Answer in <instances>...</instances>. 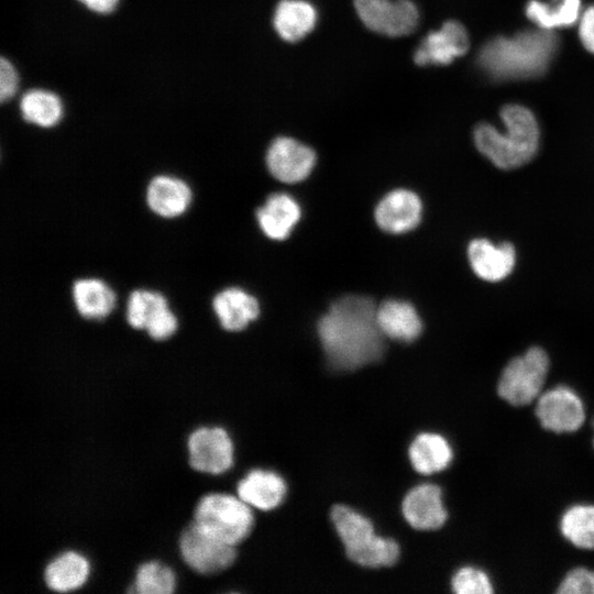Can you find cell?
<instances>
[{
	"label": "cell",
	"instance_id": "6da1fadb",
	"mask_svg": "<svg viewBox=\"0 0 594 594\" xmlns=\"http://www.w3.org/2000/svg\"><path fill=\"white\" fill-rule=\"evenodd\" d=\"M377 306L365 296L349 295L336 300L318 321V336L329 364L352 371L377 361L385 351Z\"/></svg>",
	"mask_w": 594,
	"mask_h": 594
},
{
	"label": "cell",
	"instance_id": "7a4b0ae2",
	"mask_svg": "<svg viewBox=\"0 0 594 594\" xmlns=\"http://www.w3.org/2000/svg\"><path fill=\"white\" fill-rule=\"evenodd\" d=\"M558 40L549 30H530L513 37H495L480 51L479 65L496 80L542 75L554 56Z\"/></svg>",
	"mask_w": 594,
	"mask_h": 594
},
{
	"label": "cell",
	"instance_id": "3957f363",
	"mask_svg": "<svg viewBox=\"0 0 594 594\" xmlns=\"http://www.w3.org/2000/svg\"><path fill=\"white\" fill-rule=\"evenodd\" d=\"M505 132L488 123L474 129L477 150L495 166L513 169L528 163L537 153L539 128L532 112L519 105H507L501 110Z\"/></svg>",
	"mask_w": 594,
	"mask_h": 594
},
{
	"label": "cell",
	"instance_id": "277c9868",
	"mask_svg": "<svg viewBox=\"0 0 594 594\" xmlns=\"http://www.w3.org/2000/svg\"><path fill=\"white\" fill-rule=\"evenodd\" d=\"M334 528L353 562L367 568L393 565L399 557L397 542L375 534L373 524L362 514L336 505L331 510Z\"/></svg>",
	"mask_w": 594,
	"mask_h": 594
},
{
	"label": "cell",
	"instance_id": "5b68a950",
	"mask_svg": "<svg viewBox=\"0 0 594 594\" xmlns=\"http://www.w3.org/2000/svg\"><path fill=\"white\" fill-rule=\"evenodd\" d=\"M194 521L217 539L237 546L250 535L254 517L250 505L240 497L213 493L199 501Z\"/></svg>",
	"mask_w": 594,
	"mask_h": 594
},
{
	"label": "cell",
	"instance_id": "8992f818",
	"mask_svg": "<svg viewBox=\"0 0 594 594\" xmlns=\"http://www.w3.org/2000/svg\"><path fill=\"white\" fill-rule=\"evenodd\" d=\"M548 370L549 358L546 351L532 346L505 366L497 384V393L514 406L530 404L540 396Z\"/></svg>",
	"mask_w": 594,
	"mask_h": 594
},
{
	"label": "cell",
	"instance_id": "52a82bcc",
	"mask_svg": "<svg viewBox=\"0 0 594 594\" xmlns=\"http://www.w3.org/2000/svg\"><path fill=\"white\" fill-rule=\"evenodd\" d=\"M353 9L365 29L385 37L408 36L420 23L414 0H353Z\"/></svg>",
	"mask_w": 594,
	"mask_h": 594
},
{
	"label": "cell",
	"instance_id": "ba28073f",
	"mask_svg": "<svg viewBox=\"0 0 594 594\" xmlns=\"http://www.w3.org/2000/svg\"><path fill=\"white\" fill-rule=\"evenodd\" d=\"M183 560L194 571L213 574L229 568L235 560V546L223 542L206 532L195 521L179 537Z\"/></svg>",
	"mask_w": 594,
	"mask_h": 594
},
{
	"label": "cell",
	"instance_id": "9c48e42d",
	"mask_svg": "<svg viewBox=\"0 0 594 594\" xmlns=\"http://www.w3.org/2000/svg\"><path fill=\"white\" fill-rule=\"evenodd\" d=\"M469 47L466 29L459 21L449 20L421 38L413 54V61L420 67L444 66L463 56Z\"/></svg>",
	"mask_w": 594,
	"mask_h": 594
},
{
	"label": "cell",
	"instance_id": "30bf717a",
	"mask_svg": "<svg viewBox=\"0 0 594 594\" xmlns=\"http://www.w3.org/2000/svg\"><path fill=\"white\" fill-rule=\"evenodd\" d=\"M536 415L541 426L553 432H573L585 420L581 397L568 386H557L540 394Z\"/></svg>",
	"mask_w": 594,
	"mask_h": 594
},
{
	"label": "cell",
	"instance_id": "8fae6325",
	"mask_svg": "<svg viewBox=\"0 0 594 594\" xmlns=\"http://www.w3.org/2000/svg\"><path fill=\"white\" fill-rule=\"evenodd\" d=\"M189 465L199 472L220 474L233 463V443L220 427L196 429L187 441Z\"/></svg>",
	"mask_w": 594,
	"mask_h": 594
},
{
	"label": "cell",
	"instance_id": "7c38bea8",
	"mask_svg": "<svg viewBox=\"0 0 594 594\" xmlns=\"http://www.w3.org/2000/svg\"><path fill=\"white\" fill-rule=\"evenodd\" d=\"M270 173L283 183H298L308 177L316 164V152L307 144L292 138H275L266 151Z\"/></svg>",
	"mask_w": 594,
	"mask_h": 594
},
{
	"label": "cell",
	"instance_id": "4fadbf2b",
	"mask_svg": "<svg viewBox=\"0 0 594 594\" xmlns=\"http://www.w3.org/2000/svg\"><path fill=\"white\" fill-rule=\"evenodd\" d=\"M402 508L407 522L419 530L438 529L448 518L441 488L430 483L411 488L406 494Z\"/></svg>",
	"mask_w": 594,
	"mask_h": 594
},
{
	"label": "cell",
	"instance_id": "5bb4252c",
	"mask_svg": "<svg viewBox=\"0 0 594 594\" xmlns=\"http://www.w3.org/2000/svg\"><path fill=\"white\" fill-rule=\"evenodd\" d=\"M319 13L309 0H279L273 11L272 25L284 42L295 44L314 32Z\"/></svg>",
	"mask_w": 594,
	"mask_h": 594
},
{
	"label": "cell",
	"instance_id": "9a60e30c",
	"mask_svg": "<svg viewBox=\"0 0 594 594\" xmlns=\"http://www.w3.org/2000/svg\"><path fill=\"white\" fill-rule=\"evenodd\" d=\"M421 209V201L415 193L396 189L380 201L375 209V220L386 232L404 233L419 223Z\"/></svg>",
	"mask_w": 594,
	"mask_h": 594
},
{
	"label": "cell",
	"instance_id": "2e32d148",
	"mask_svg": "<svg viewBox=\"0 0 594 594\" xmlns=\"http://www.w3.org/2000/svg\"><path fill=\"white\" fill-rule=\"evenodd\" d=\"M468 257L473 272L480 278L498 282L514 270L516 251L509 242L495 245L486 239H475L469 244Z\"/></svg>",
	"mask_w": 594,
	"mask_h": 594
},
{
	"label": "cell",
	"instance_id": "e0dca14e",
	"mask_svg": "<svg viewBox=\"0 0 594 594\" xmlns=\"http://www.w3.org/2000/svg\"><path fill=\"white\" fill-rule=\"evenodd\" d=\"M145 199L155 215L169 219L187 211L193 200V191L180 178L158 175L148 183Z\"/></svg>",
	"mask_w": 594,
	"mask_h": 594
},
{
	"label": "cell",
	"instance_id": "ac0fdd59",
	"mask_svg": "<svg viewBox=\"0 0 594 594\" xmlns=\"http://www.w3.org/2000/svg\"><path fill=\"white\" fill-rule=\"evenodd\" d=\"M212 309L221 327L228 331L243 330L260 314L255 297L238 287L218 293L212 299Z\"/></svg>",
	"mask_w": 594,
	"mask_h": 594
},
{
	"label": "cell",
	"instance_id": "d6986e66",
	"mask_svg": "<svg viewBox=\"0 0 594 594\" xmlns=\"http://www.w3.org/2000/svg\"><path fill=\"white\" fill-rule=\"evenodd\" d=\"M286 483L275 472L253 470L238 484V495L248 505L261 510L277 507L286 495Z\"/></svg>",
	"mask_w": 594,
	"mask_h": 594
},
{
	"label": "cell",
	"instance_id": "ffe728a7",
	"mask_svg": "<svg viewBox=\"0 0 594 594\" xmlns=\"http://www.w3.org/2000/svg\"><path fill=\"white\" fill-rule=\"evenodd\" d=\"M377 323L385 336L402 342L416 340L422 331V322L414 306L407 301L388 299L377 306Z\"/></svg>",
	"mask_w": 594,
	"mask_h": 594
},
{
	"label": "cell",
	"instance_id": "44dd1931",
	"mask_svg": "<svg viewBox=\"0 0 594 594\" xmlns=\"http://www.w3.org/2000/svg\"><path fill=\"white\" fill-rule=\"evenodd\" d=\"M256 218L262 231L273 240H284L300 218V207L286 194H273L257 209Z\"/></svg>",
	"mask_w": 594,
	"mask_h": 594
},
{
	"label": "cell",
	"instance_id": "7402d4cb",
	"mask_svg": "<svg viewBox=\"0 0 594 594\" xmlns=\"http://www.w3.org/2000/svg\"><path fill=\"white\" fill-rule=\"evenodd\" d=\"M72 294L78 314L85 319H105L116 306L114 292L99 278L77 279L73 284Z\"/></svg>",
	"mask_w": 594,
	"mask_h": 594
},
{
	"label": "cell",
	"instance_id": "603a6c76",
	"mask_svg": "<svg viewBox=\"0 0 594 594\" xmlns=\"http://www.w3.org/2000/svg\"><path fill=\"white\" fill-rule=\"evenodd\" d=\"M409 460L414 469L424 475L443 471L453 458L449 441L438 433L418 435L409 447Z\"/></svg>",
	"mask_w": 594,
	"mask_h": 594
},
{
	"label": "cell",
	"instance_id": "cb8c5ba5",
	"mask_svg": "<svg viewBox=\"0 0 594 594\" xmlns=\"http://www.w3.org/2000/svg\"><path fill=\"white\" fill-rule=\"evenodd\" d=\"M89 563L75 551H66L50 562L44 572L46 585L55 592L79 588L88 579Z\"/></svg>",
	"mask_w": 594,
	"mask_h": 594
},
{
	"label": "cell",
	"instance_id": "d4e9b609",
	"mask_svg": "<svg viewBox=\"0 0 594 594\" xmlns=\"http://www.w3.org/2000/svg\"><path fill=\"white\" fill-rule=\"evenodd\" d=\"M20 110L25 121L42 128L54 127L63 116L61 99L51 91L40 89L23 95Z\"/></svg>",
	"mask_w": 594,
	"mask_h": 594
},
{
	"label": "cell",
	"instance_id": "484cf974",
	"mask_svg": "<svg viewBox=\"0 0 594 594\" xmlns=\"http://www.w3.org/2000/svg\"><path fill=\"white\" fill-rule=\"evenodd\" d=\"M565 539L581 549L594 548V505L579 504L569 507L560 520Z\"/></svg>",
	"mask_w": 594,
	"mask_h": 594
},
{
	"label": "cell",
	"instance_id": "4316f807",
	"mask_svg": "<svg viewBox=\"0 0 594 594\" xmlns=\"http://www.w3.org/2000/svg\"><path fill=\"white\" fill-rule=\"evenodd\" d=\"M580 0H561L553 7L531 0L527 3L526 14L540 29L552 31L556 28L573 24L580 14Z\"/></svg>",
	"mask_w": 594,
	"mask_h": 594
},
{
	"label": "cell",
	"instance_id": "83f0119b",
	"mask_svg": "<svg viewBox=\"0 0 594 594\" xmlns=\"http://www.w3.org/2000/svg\"><path fill=\"white\" fill-rule=\"evenodd\" d=\"M175 585V574L168 566L150 561L138 569L131 591L140 594H170Z\"/></svg>",
	"mask_w": 594,
	"mask_h": 594
},
{
	"label": "cell",
	"instance_id": "f1b7e54d",
	"mask_svg": "<svg viewBox=\"0 0 594 594\" xmlns=\"http://www.w3.org/2000/svg\"><path fill=\"white\" fill-rule=\"evenodd\" d=\"M178 321L170 310L167 299L158 293L148 314L144 330L154 340H165L177 330Z\"/></svg>",
	"mask_w": 594,
	"mask_h": 594
},
{
	"label": "cell",
	"instance_id": "f546056e",
	"mask_svg": "<svg viewBox=\"0 0 594 594\" xmlns=\"http://www.w3.org/2000/svg\"><path fill=\"white\" fill-rule=\"evenodd\" d=\"M451 586L457 594H490L494 591L486 572L475 566L459 569L452 576Z\"/></svg>",
	"mask_w": 594,
	"mask_h": 594
},
{
	"label": "cell",
	"instance_id": "4dcf8cb0",
	"mask_svg": "<svg viewBox=\"0 0 594 594\" xmlns=\"http://www.w3.org/2000/svg\"><path fill=\"white\" fill-rule=\"evenodd\" d=\"M158 292L135 289L128 298L125 319L134 329L144 330L148 314L155 302Z\"/></svg>",
	"mask_w": 594,
	"mask_h": 594
},
{
	"label": "cell",
	"instance_id": "1f68e13d",
	"mask_svg": "<svg viewBox=\"0 0 594 594\" xmlns=\"http://www.w3.org/2000/svg\"><path fill=\"white\" fill-rule=\"evenodd\" d=\"M560 594H594V571L586 568L571 570L560 583Z\"/></svg>",
	"mask_w": 594,
	"mask_h": 594
},
{
	"label": "cell",
	"instance_id": "d6a6232c",
	"mask_svg": "<svg viewBox=\"0 0 594 594\" xmlns=\"http://www.w3.org/2000/svg\"><path fill=\"white\" fill-rule=\"evenodd\" d=\"M19 76L12 63L6 57L0 59V100L7 102L18 90Z\"/></svg>",
	"mask_w": 594,
	"mask_h": 594
},
{
	"label": "cell",
	"instance_id": "836d02e7",
	"mask_svg": "<svg viewBox=\"0 0 594 594\" xmlns=\"http://www.w3.org/2000/svg\"><path fill=\"white\" fill-rule=\"evenodd\" d=\"M579 34L584 47L594 53V6L583 13Z\"/></svg>",
	"mask_w": 594,
	"mask_h": 594
},
{
	"label": "cell",
	"instance_id": "e575fe53",
	"mask_svg": "<svg viewBox=\"0 0 594 594\" xmlns=\"http://www.w3.org/2000/svg\"><path fill=\"white\" fill-rule=\"evenodd\" d=\"M89 10L106 14L112 12L120 0H79Z\"/></svg>",
	"mask_w": 594,
	"mask_h": 594
},
{
	"label": "cell",
	"instance_id": "d590c367",
	"mask_svg": "<svg viewBox=\"0 0 594 594\" xmlns=\"http://www.w3.org/2000/svg\"><path fill=\"white\" fill-rule=\"evenodd\" d=\"M594 444V443H593Z\"/></svg>",
	"mask_w": 594,
	"mask_h": 594
}]
</instances>
